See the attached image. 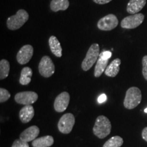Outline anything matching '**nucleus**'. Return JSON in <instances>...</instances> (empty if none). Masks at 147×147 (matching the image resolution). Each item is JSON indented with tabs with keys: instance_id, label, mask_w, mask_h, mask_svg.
<instances>
[{
	"instance_id": "obj_1",
	"label": "nucleus",
	"mask_w": 147,
	"mask_h": 147,
	"mask_svg": "<svg viewBox=\"0 0 147 147\" xmlns=\"http://www.w3.org/2000/svg\"><path fill=\"white\" fill-rule=\"evenodd\" d=\"M111 123L107 117L104 115L97 117L93 127V134L95 136L103 139L109 135L111 131Z\"/></svg>"
},
{
	"instance_id": "obj_2",
	"label": "nucleus",
	"mask_w": 147,
	"mask_h": 147,
	"mask_svg": "<svg viewBox=\"0 0 147 147\" xmlns=\"http://www.w3.org/2000/svg\"><path fill=\"white\" fill-rule=\"evenodd\" d=\"M142 100L141 91L138 87H132L126 92L124 100V106L127 109L131 110L139 105Z\"/></svg>"
},
{
	"instance_id": "obj_3",
	"label": "nucleus",
	"mask_w": 147,
	"mask_h": 147,
	"mask_svg": "<svg viewBox=\"0 0 147 147\" xmlns=\"http://www.w3.org/2000/svg\"><path fill=\"white\" fill-rule=\"evenodd\" d=\"M100 57V46L93 44L88 50L85 58L82 61L81 67L84 71H88L92 67Z\"/></svg>"
},
{
	"instance_id": "obj_4",
	"label": "nucleus",
	"mask_w": 147,
	"mask_h": 147,
	"mask_svg": "<svg viewBox=\"0 0 147 147\" xmlns=\"http://www.w3.org/2000/svg\"><path fill=\"white\" fill-rule=\"evenodd\" d=\"M29 19V14L26 10H18L16 14L11 16L7 20V27L10 30H16L23 26Z\"/></svg>"
},
{
	"instance_id": "obj_5",
	"label": "nucleus",
	"mask_w": 147,
	"mask_h": 147,
	"mask_svg": "<svg viewBox=\"0 0 147 147\" xmlns=\"http://www.w3.org/2000/svg\"><path fill=\"white\" fill-rule=\"evenodd\" d=\"M38 69L41 76L49 78L55 73V67L50 57L44 56L40 61Z\"/></svg>"
},
{
	"instance_id": "obj_6",
	"label": "nucleus",
	"mask_w": 147,
	"mask_h": 147,
	"mask_svg": "<svg viewBox=\"0 0 147 147\" xmlns=\"http://www.w3.org/2000/svg\"><path fill=\"white\" fill-rule=\"evenodd\" d=\"M75 123V118L71 113H66L61 117L58 123V129L61 133L67 134L72 130Z\"/></svg>"
},
{
	"instance_id": "obj_7",
	"label": "nucleus",
	"mask_w": 147,
	"mask_h": 147,
	"mask_svg": "<svg viewBox=\"0 0 147 147\" xmlns=\"http://www.w3.org/2000/svg\"><path fill=\"white\" fill-rule=\"evenodd\" d=\"M118 18L115 14H110L99 20L97 27L102 31H110L116 28L118 25Z\"/></svg>"
},
{
	"instance_id": "obj_8",
	"label": "nucleus",
	"mask_w": 147,
	"mask_h": 147,
	"mask_svg": "<svg viewBox=\"0 0 147 147\" xmlns=\"http://www.w3.org/2000/svg\"><path fill=\"white\" fill-rule=\"evenodd\" d=\"M144 19L143 14H132L124 18L121 23V26L125 29H135L142 23Z\"/></svg>"
},
{
	"instance_id": "obj_9",
	"label": "nucleus",
	"mask_w": 147,
	"mask_h": 147,
	"mask_svg": "<svg viewBox=\"0 0 147 147\" xmlns=\"http://www.w3.org/2000/svg\"><path fill=\"white\" fill-rule=\"evenodd\" d=\"M38 95L34 91H23L16 93L14 100L16 102L23 105H32L38 100Z\"/></svg>"
},
{
	"instance_id": "obj_10",
	"label": "nucleus",
	"mask_w": 147,
	"mask_h": 147,
	"mask_svg": "<svg viewBox=\"0 0 147 147\" xmlns=\"http://www.w3.org/2000/svg\"><path fill=\"white\" fill-rule=\"evenodd\" d=\"M34 55V48L32 45H27L23 46L20 49L16 55V60L21 65L28 63Z\"/></svg>"
},
{
	"instance_id": "obj_11",
	"label": "nucleus",
	"mask_w": 147,
	"mask_h": 147,
	"mask_svg": "<svg viewBox=\"0 0 147 147\" xmlns=\"http://www.w3.org/2000/svg\"><path fill=\"white\" fill-rule=\"evenodd\" d=\"M69 102V95L67 92H62L55 98L54 108L58 113H63L67 109Z\"/></svg>"
},
{
	"instance_id": "obj_12",
	"label": "nucleus",
	"mask_w": 147,
	"mask_h": 147,
	"mask_svg": "<svg viewBox=\"0 0 147 147\" xmlns=\"http://www.w3.org/2000/svg\"><path fill=\"white\" fill-rule=\"evenodd\" d=\"M40 134V129L38 127L33 125L25 129L20 135V139L24 142H31L36 139Z\"/></svg>"
},
{
	"instance_id": "obj_13",
	"label": "nucleus",
	"mask_w": 147,
	"mask_h": 147,
	"mask_svg": "<svg viewBox=\"0 0 147 147\" xmlns=\"http://www.w3.org/2000/svg\"><path fill=\"white\" fill-rule=\"evenodd\" d=\"M35 111L32 105H26L21 108L19 112V118L23 123H27L34 117Z\"/></svg>"
},
{
	"instance_id": "obj_14",
	"label": "nucleus",
	"mask_w": 147,
	"mask_h": 147,
	"mask_svg": "<svg viewBox=\"0 0 147 147\" xmlns=\"http://www.w3.org/2000/svg\"><path fill=\"white\" fill-rule=\"evenodd\" d=\"M146 0H130L129 1L127 11L131 14H138L146 5Z\"/></svg>"
},
{
	"instance_id": "obj_15",
	"label": "nucleus",
	"mask_w": 147,
	"mask_h": 147,
	"mask_svg": "<svg viewBox=\"0 0 147 147\" xmlns=\"http://www.w3.org/2000/svg\"><path fill=\"white\" fill-rule=\"evenodd\" d=\"M121 59H115L111 62V63L108 67H106L105 71L106 76L109 77H115L118 74L120 70V65H121Z\"/></svg>"
},
{
	"instance_id": "obj_16",
	"label": "nucleus",
	"mask_w": 147,
	"mask_h": 147,
	"mask_svg": "<svg viewBox=\"0 0 147 147\" xmlns=\"http://www.w3.org/2000/svg\"><path fill=\"white\" fill-rule=\"evenodd\" d=\"M49 44L53 54L57 57H61L62 56V48L57 38L54 36H51L49 40Z\"/></svg>"
},
{
	"instance_id": "obj_17",
	"label": "nucleus",
	"mask_w": 147,
	"mask_h": 147,
	"mask_svg": "<svg viewBox=\"0 0 147 147\" xmlns=\"http://www.w3.org/2000/svg\"><path fill=\"white\" fill-rule=\"evenodd\" d=\"M54 143V139L51 136H45L35 139L32 142L33 147H50Z\"/></svg>"
},
{
	"instance_id": "obj_18",
	"label": "nucleus",
	"mask_w": 147,
	"mask_h": 147,
	"mask_svg": "<svg viewBox=\"0 0 147 147\" xmlns=\"http://www.w3.org/2000/svg\"><path fill=\"white\" fill-rule=\"evenodd\" d=\"M69 5L68 0H52L50 6L51 10L53 12H58L59 10H66Z\"/></svg>"
},
{
	"instance_id": "obj_19",
	"label": "nucleus",
	"mask_w": 147,
	"mask_h": 147,
	"mask_svg": "<svg viewBox=\"0 0 147 147\" xmlns=\"http://www.w3.org/2000/svg\"><path fill=\"white\" fill-rule=\"evenodd\" d=\"M108 59H104L102 57H99L97 61L96 65H95V71H94V76L95 77H100L103 73L106 70V67H108Z\"/></svg>"
},
{
	"instance_id": "obj_20",
	"label": "nucleus",
	"mask_w": 147,
	"mask_h": 147,
	"mask_svg": "<svg viewBox=\"0 0 147 147\" xmlns=\"http://www.w3.org/2000/svg\"><path fill=\"white\" fill-rule=\"evenodd\" d=\"M33 74L32 69L29 67H25L23 68L21 73V77L19 79L20 84L22 85H27L30 83L31 78Z\"/></svg>"
},
{
	"instance_id": "obj_21",
	"label": "nucleus",
	"mask_w": 147,
	"mask_h": 147,
	"mask_svg": "<svg viewBox=\"0 0 147 147\" xmlns=\"http://www.w3.org/2000/svg\"><path fill=\"white\" fill-rule=\"evenodd\" d=\"M123 144V140L119 136L112 137L106 141L103 147H121Z\"/></svg>"
},
{
	"instance_id": "obj_22",
	"label": "nucleus",
	"mask_w": 147,
	"mask_h": 147,
	"mask_svg": "<svg viewBox=\"0 0 147 147\" xmlns=\"http://www.w3.org/2000/svg\"><path fill=\"white\" fill-rule=\"evenodd\" d=\"M10 71V63L7 60L1 59L0 61V79L3 80L8 76Z\"/></svg>"
},
{
	"instance_id": "obj_23",
	"label": "nucleus",
	"mask_w": 147,
	"mask_h": 147,
	"mask_svg": "<svg viewBox=\"0 0 147 147\" xmlns=\"http://www.w3.org/2000/svg\"><path fill=\"white\" fill-rule=\"evenodd\" d=\"M10 97V93L8 90L1 88L0 89V102L3 103L6 102Z\"/></svg>"
},
{
	"instance_id": "obj_24",
	"label": "nucleus",
	"mask_w": 147,
	"mask_h": 147,
	"mask_svg": "<svg viewBox=\"0 0 147 147\" xmlns=\"http://www.w3.org/2000/svg\"><path fill=\"white\" fill-rule=\"evenodd\" d=\"M12 147H29L28 142H24L21 140V139L16 140L13 144H12Z\"/></svg>"
},
{
	"instance_id": "obj_25",
	"label": "nucleus",
	"mask_w": 147,
	"mask_h": 147,
	"mask_svg": "<svg viewBox=\"0 0 147 147\" xmlns=\"http://www.w3.org/2000/svg\"><path fill=\"white\" fill-rule=\"evenodd\" d=\"M142 74L144 78L147 80V55L142 59Z\"/></svg>"
},
{
	"instance_id": "obj_26",
	"label": "nucleus",
	"mask_w": 147,
	"mask_h": 147,
	"mask_svg": "<svg viewBox=\"0 0 147 147\" xmlns=\"http://www.w3.org/2000/svg\"><path fill=\"white\" fill-rule=\"evenodd\" d=\"M112 57V53L110 51H104L101 53L100 54V57H102L104 59H109Z\"/></svg>"
},
{
	"instance_id": "obj_27",
	"label": "nucleus",
	"mask_w": 147,
	"mask_h": 147,
	"mask_svg": "<svg viewBox=\"0 0 147 147\" xmlns=\"http://www.w3.org/2000/svg\"><path fill=\"white\" fill-rule=\"evenodd\" d=\"M106 100H107V96H106V95L104 94V93L100 95V96L98 97V98H97V102H98L99 104H102V103L105 102Z\"/></svg>"
},
{
	"instance_id": "obj_28",
	"label": "nucleus",
	"mask_w": 147,
	"mask_h": 147,
	"mask_svg": "<svg viewBox=\"0 0 147 147\" xmlns=\"http://www.w3.org/2000/svg\"><path fill=\"white\" fill-rule=\"evenodd\" d=\"M95 3H97V4H106V3H109L110 1H111L112 0H93Z\"/></svg>"
},
{
	"instance_id": "obj_29",
	"label": "nucleus",
	"mask_w": 147,
	"mask_h": 147,
	"mask_svg": "<svg viewBox=\"0 0 147 147\" xmlns=\"http://www.w3.org/2000/svg\"><path fill=\"white\" fill-rule=\"evenodd\" d=\"M142 138L144 139L146 142H147V127L143 129L142 133Z\"/></svg>"
},
{
	"instance_id": "obj_30",
	"label": "nucleus",
	"mask_w": 147,
	"mask_h": 147,
	"mask_svg": "<svg viewBox=\"0 0 147 147\" xmlns=\"http://www.w3.org/2000/svg\"><path fill=\"white\" fill-rule=\"evenodd\" d=\"M144 112H145V113H147V108H145V109H144Z\"/></svg>"
}]
</instances>
